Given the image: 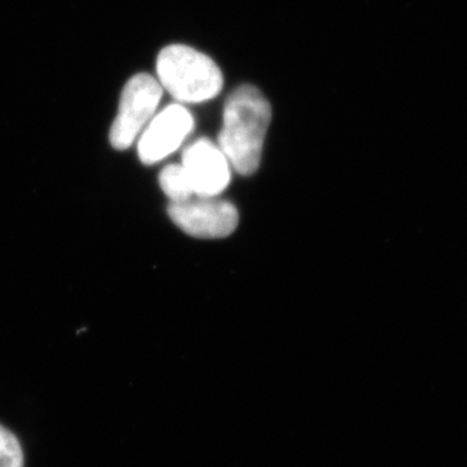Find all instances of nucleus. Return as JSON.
I'll return each mask as SVG.
<instances>
[{
	"mask_svg": "<svg viewBox=\"0 0 467 467\" xmlns=\"http://www.w3.org/2000/svg\"><path fill=\"white\" fill-rule=\"evenodd\" d=\"M159 183L162 192L171 202H183L193 196L192 182H190L189 175L184 171L182 164H171L162 169Z\"/></svg>",
	"mask_w": 467,
	"mask_h": 467,
	"instance_id": "obj_7",
	"label": "nucleus"
},
{
	"mask_svg": "<svg viewBox=\"0 0 467 467\" xmlns=\"http://www.w3.org/2000/svg\"><path fill=\"white\" fill-rule=\"evenodd\" d=\"M182 167L189 175L193 195L217 198L232 181V164L218 144L201 138L184 149Z\"/></svg>",
	"mask_w": 467,
	"mask_h": 467,
	"instance_id": "obj_6",
	"label": "nucleus"
},
{
	"mask_svg": "<svg viewBox=\"0 0 467 467\" xmlns=\"http://www.w3.org/2000/svg\"><path fill=\"white\" fill-rule=\"evenodd\" d=\"M158 81L178 103H202L223 90L220 67L207 55L189 46L171 45L162 48L156 61Z\"/></svg>",
	"mask_w": 467,
	"mask_h": 467,
	"instance_id": "obj_2",
	"label": "nucleus"
},
{
	"mask_svg": "<svg viewBox=\"0 0 467 467\" xmlns=\"http://www.w3.org/2000/svg\"><path fill=\"white\" fill-rule=\"evenodd\" d=\"M171 221L195 238H226L235 232L239 214L232 202L216 198L187 199L171 202L168 208Z\"/></svg>",
	"mask_w": 467,
	"mask_h": 467,
	"instance_id": "obj_4",
	"label": "nucleus"
},
{
	"mask_svg": "<svg viewBox=\"0 0 467 467\" xmlns=\"http://www.w3.org/2000/svg\"><path fill=\"white\" fill-rule=\"evenodd\" d=\"M193 117L182 104H171L153 116L138 142L144 165H153L175 152L192 133Z\"/></svg>",
	"mask_w": 467,
	"mask_h": 467,
	"instance_id": "obj_5",
	"label": "nucleus"
},
{
	"mask_svg": "<svg viewBox=\"0 0 467 467\" xmlns=\"http://www.w3.org/2000/svg\"><path fill=\"white\" fill-rule=\"evenodd\" d=\"M270 121L272 107L254 86L243 85L227 98L218 146L236 173L251 175L259 169Z\"/></svg>",
	"mask_w": 467,
	"mask_h": 467,
	"instance_id": "obj_1",
	"label": "nucleus"
},
{
	"mask_svg": "<svg viewBox=\"0 0 467 467\" xmlns=\"http://www.w3.org/2000/svg\"><path fill=\"white\" fill-rule=\"evenodd\" d=\"M0 467H24L20 442L3 426H0Z\"/></svg>",
	"mask_w": 467,
	"mask_h": 467,
	"instance_id": "obj_8",
	"label": "nucleus"
},
{
	"mask_svg": "<svg viewBox=\"0 0 467 467\" xmlns=\"http://www.w3.org/2000/svg\"><path fill=\"white\" fill-rule=\"evenodd\" d=\"M162 91L155 77L140 73L131 77L122 90L119 112L109 131L113 149L128 150L155 116Z\"/></svg>",
	"mask_w": 467,
	"mask_h": 467,
	"instance_id": "obj_3",
	"label": "nucleus"
}]
</instances>
